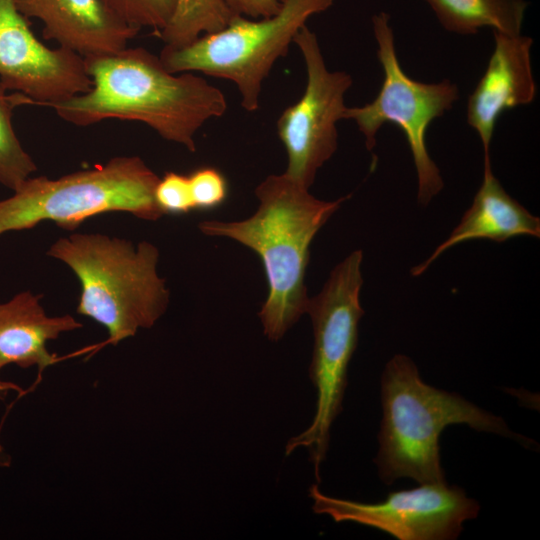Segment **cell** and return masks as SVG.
Segmentation results:
<instances>
[{
	"label": "cell",
	"instance_id": "obj_1",
	"mask_svg": "<svg viewBox=\"0 0 540 540\" xmlns=\"http://www.w3.org/2000/svg\"><path fill=\"white\" fill-rule=\"evenodd\" d=\"M84 61L91 89L45 106L73 125L105 119L138 121L194 152L198 130L227 110L219 88L191 72H169L160 57L145 48L126 47Z\"/></svg>",
	"mask_w": 540,
	"mask_h": 540
},
{
	"label": "cell",
	"instance_id": "obj_2",
	"mask_svg": "<svg viewBox=\"0 0 540 540\" xmlns=\"http://www.w3.org/2000/svg\"><path fill=\"white\" fill-rule=\"evenodd\" d=\"M254 193L259 206L249 218L205 220L198 227L205 235L236 240L261 258L268 295L258 316L267 338L278 341L307 311L305 274L311 243L351 195L320 200L285 173L267 176Z\"/></svg>",
	"mask_w": 540,
	"mask_h": 540
},
{
	"label": "cell",
	"instance_id": "obj_3",
	"mask_svg": "<svg viewBox=\"0 0 540 540\" xmlns=\"http://www.w3.org/2000/svg\"><path fill=\"white\" fill-rule=\"evenodd\" d=\"M382 421L379 450L374 459L382 482L398 478L419 484L445 482L440 458V435L445 427L465 424L529 446L533 441L511 431L496 416L457 393L424 382L415 363L397 354L385 365L381 377Z\"/></svg>",
	"mask_w": 540,
	"mask_h": 540
},
{
	"label": "cell",
	"instance_id": "obj_4",
	"mask_svg": "<svg viewBox=\"0 0 540 540\" xmlns=\"http://www.w3.org/2000/svg\"><path fill=\"white\" fill-rule=\"evenodd\" d=\"M47 255L74 272L81 287L76 311L101 324L109 344L151 328L167 310L170 293L157 272L159 250L150 242L73 233L57 239Z\"/></svg>",
	"mask_w": 540,
	"mask_h": 540
},
{
	"label": "cell",
	"instance_id": "obj_5",
	"mask_svg": "<svg viewBox=\"0 0 540 540\" xmlns=\"http://www.w3.org/2000/svg\"><path fill=\"white\" fill-rule=\"evenodd\" d=\"M159 179L138 156L113 157L57 179L29 177L12 196L0 200V236L47 220L74 230L84 220L108 212L156 221L163 215L154 197Z\"/></svg>",
	"mask_w": 540,
	"mask_h": 540
},
{
	"label": "cell",
	"instance_id": "obj_6",
	"mask_svg": "<svg viewBox=\"0 0 540 540\" xmlns=\"http://www.w3.org/2000/svg\"><path fill=\"white\" fill-rule=\"evenodd\" d=\"M363 253H350L331 271L322 290L309 299L314 334L309 377L316 389V410L311 424L289 439L285 454L309 450L317 482L326 458L333 422L342 411L347 370L358 342V325L364 310L360 303Z\"/></svg>",
	"mask_w": 540,
	"mask_h": 540
},
{
	"label": "cell",
	"instance_id": "obj_7",
	"mask_svg": "<svg viewBox=\"0 0 540 540\" xmlns=\"http://www.w3.org/2000/svg\"><path fill=\"white\" fill-rule=\"evenodd\" d=\"M335 0H280L270 17L252 19L234 15L228 25L203 34L192 43L159 55L171 73L200 72L235 84L244 110L259 108L264 80L279 58L287 55L294 36L307 20L327 11Z\"/></svg>",
	"mask_w": 540,
	"mask_h": 540
},
{
	"label": "cell",
	"instance_id": "obj_8",
	"mask_svg": "<svg viewBox=\"0 0 540 540\" xmlns=\"http://www.w3.org/2000/svg\"><path fill=\"white\" fill-rule=\"evenodd\" d=\"M372 29L377 43L376 55L383 71L382 85L371 102L347 107L344 119L355 122L368 151L376 146L377 134L384 124L391 123L402 130L416 169L417 200L426 206L444 186L440 170L428 153L427 130L459 100V89L449 79L425 83L404 72L397 57L388 13L375 14Z\"/></svg>",
	"mask_w": 540,
	"mask_h": 540
},
{
	"label": "cell",
	"instance_id": "obj_9",
	"mask_svg": "<svg viewBox=\"0 0 540 540\" xmlns=\"http://www.w3.org/2000/svg\"><path fill=\"white\" fill-rule=\"evenodd\" d=\"M293 43L305 62L306 87L301 98L284 109L276 127L288 158L284 173L309 189L318 170L337 150V123L344 119L345 95L353 79L345 71L327 68L318 38L306 24Z\"/></svg>",
	"mask_w": 540,
	"mask_h": 540
},
{
	"label": "cell",
	"instance_id": "obj_10",
	"mask_svg": "<svg viewBox=\"0 0 540 540\" xmlns=\"http://www.w3.org/2000/svg\"><path fill=\"white\" fill-rule=\"evenodd\" d=\"M309 497L315 514L373 527L399 540L457 539L464 522L475 519L480 511L476 500L446 481L393 491L378 503L331 497L318 484L310 486Z\"/></svg>",
	"mask_w": 540,
	"mask_h": 540
},
{
	"label": "cell",
	"instance_id": "obj_11",
	"mask_svg": "<svg viewBox=\"0 0 540 540\" xmlns=\"http://www.w3.org/2000/svg\"><path fill=\"white\" fill-rule=\"evenodd\" d=\"M0 81L7 90L25 95L30 105L39 106L84 94L92 87L84 57L39 41L13 0H0Z\"/></svg>",
	"mask_w": 540,
	"mask_h": 540
},
{
	"label": "cell",
	"instance_id": "obj_12",
	"mask_svg": "<svg viewBox=\"0 0 540 540\" xmlns=\"http://www.w3.org/2000/svg\"><path fill=\"white\" fill-rule=\"evenodd\" d=\"M494 47L486 69L468 97L467 123L478 134L484 159L500 116L532 103L536 82L531 63L533 40L520 34L493 32Z\"/></svg>",
	"mask_w": 540,
	"mask_h": 540
},
{
	"label": "cell",
	"instance_id": "obj_13",
	"mask_svg": "<svg viewBox=\"0 0 540 540\" xmlns=\"http://www.w3.org/2000/svg\"><path fill=\"white\" fill-rule=\"evenodd\" d=\"M26 18L43 23V37L83 57L116 53L139 29L124 22L103 0H13Z\"/></svg>",
	"mask_w": 540,
	"mask_h": 540
},
{
	"label": "cell",
	"instance_id": "obj_14",
	"mask_svg": "<svg viewBox=\"0 0 540 540\" xmlns=\"http://www.w3.org/2000/svg\"><path fill=\"white\" fill-rule=\"evenodd\" d=\"M41 298L23 291L0 303V372L10 364L43 372L58 360L48 350V342L82 328L72 315L49 316Z\"/></svg>",
	"mask_w": 540,
	"mask_h": 540
},
{
	"label": "cell",
	"instance_id": "obj_15",
	"mask_svg": "<svg viewBox=\"0 0 540 540\" xmlns=\"http://www.w3.org/2000/svg\"><path fill=\"white\" fill-rule=\"evenodd\" d=\"M528 235L540 237V219L512 198L493 175L490 159H484L483 181L471 207L448 238L422 263L411 269L413 276L424 273L446 250L475 239L504 242Z\"/></svg>",
	"mask_w": 540,
	"mask_h": 540
},
{
	"label": "cell",
	"instance_id": "obj_16",
	"mask_svg": "<svg viewBox=\"0 0 540 540\" xmlns=\"http://www.w3.org/2000/svg\"><path fill=\"white\" fill-rule=\"evenodd\" d=\"M441 26L451 33L475 35L483 28L520 34L528 2L525 0H423Z\"/></svg>",
	"mask_w": 540,
	"mask_h": 540
},
{
	"label": "cell",
	"instance_id": "obj_17",
	"mask_svg": "<svg viewBox=\"0 0 540 540\" xmlns=\"http://www.w3.org/2000/svg\"><path fill=\"white\" fill-rule=\"evenodd\" d=\"M234 15L223 0H177L170 22L158 37L164 46L183 47L225 28Z\"/></svg>",
	"mask_w": 540,
	"mask_h": 540
},
{
	"label": "cell",
	"instance_id": "obj_18",
	"mask_svg": "<svg viewBox=\"0 0 540 540\" xmlns=\"http://www.w3.org/2000/svg\"><path fill=\"white\" fill-rule=\"evenodd\" d=\"M7 91L0 81V183L15 191L37 166L20 143L12 123L13 109L30 105V101L21 93L8 95Z\"/></svg>",
	"mask_w": 540,
	"mask_h": 540
},
{
	"label": "cell",
	"instance_id": "obj_19",
	"mask_svg": "<svg viewBox=\"0 0 540 540\" xmlns=\"http://www.w3.org/2000/svg\"><path fill=\"white\" fill-rule=\"evenodd\" d=\"M128 25L147 27L158 37L170 22L177 0H103Z\"/></svg>",
	"mask_w": 540,
	"mask_h": 540
},
{
	"label": "cell",
	"instance_id": "obj_20",
	"mask_svg": "<svg viewBox=\"0 0 540 540\" xmlns=\"http://www.w3.org/2000/svg\"><path fill=\"white\" fill-rule=\"evenodd\" d=\"M194 210H212L228 197L224 175L214 167H201L188 175Z\"/></svg>",
	"mask_w": 540,
	"mask_h": 540
},
{
	"label": "cell",
	"instance_id": "obj_21",
	"mask_svg": "<svg viewBox=\"0 0 540 540\" xmlns=\"http://www.w3.org/2000/svg\"><path fill=\"white\" fill-rule=\"evenodd\" d=\"M154 197L163 214L182 215L194 210L188 175L165 173L155 187Z\"/></svg>",
	"mask_w": 540,
	"mask_h": 540
},
{
	"label": "cell",
	"instance_id": "obj_22",
	"mask_svg": "<svg viewBox=\"0 0 540 540\" xmlns=\"http://www.w3.org/2000/svg\"><path fill=\"white\" fill-rule=\"evenodd\" d=\"M234 13L252 19L274 15L280 8V0H223Z\"/></svg>",
	"mask_w": 540,
	"mask_h": 540
},
{
	"label": "cell",
	"instance_id": "obj_23",
	"mask_svg": "<svg viewBox=\"0 0 540 540\" xmlns=\"http://www.w3.org/2000/svg\"><path fill=\"white\" fill-rule=\"evenodd\" d=\"M10 391L23 392V389L14 382L0 379V399H3Z\"/></svg>",
	"mask_w": 540,
	"mask_h": 540
},
{
	"label": "cell",
	"instance_id": "obj_24",
	"mask_svg": "<svg viewBox=\"0 0 540 540\" xmlns=\"http://www.w3.org/2000/svg\"><path fill=\"white\" fill-rule=\"evenodd\" d=\"M1 448H2V447H1V445H0V450H1Z\"/></svg>",
	"mask_w": 540,
	"mask_h": 540
}]
</instances>
